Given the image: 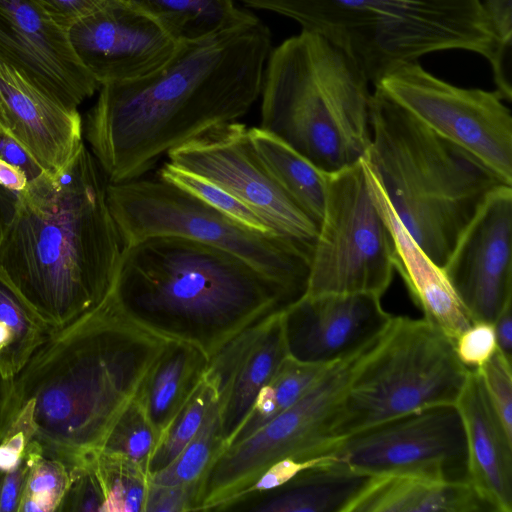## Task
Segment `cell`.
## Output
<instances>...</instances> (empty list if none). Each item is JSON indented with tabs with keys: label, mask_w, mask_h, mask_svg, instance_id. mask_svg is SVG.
<instances>
[{
	"label": "cell",
	"mask_w": 512,
	"mask_h": 512,
	"mask_svg": "<svg viewBox=\"0 0 512 512\" xmlns=\"http://www.w3.org/2000/svg\"><path fill=\"white\" fill-rule=\"evenodd\" d=\"M271 50L257 18L181 42L149 76L100 86L84 133L108 182L142 177L172 149L244 116L261 94Z\"/></svg>",
	"instance_id": "6da1fadb"
},
{
	"label": "cell",
	"mask_w": 512,
	"mask_h": 512,
	"mask_svg": "<svg viewBox=\"0 0 512 512\" xmlns=\"http://www.w3.org/2000/svg\"><path fill=\"white\" fill-rule=\"evenodd\" d=\"M168 339L131 320L111 295L50 334L11 380L0 381L1 429L26 425L71 471L99 453Z\"/></svg>",
	"instance_id": "7a4b0ae2"
},
{
	"label": "cell",
	"mask_w": 512,
	"mask_h": 512,
	"mask_svg": "<svg viewBox=\"0 0 512 512\" xmlns=\"http://www.w3.org/2000/svg\"><path fill=\"white\" fill-rule=\"evenodd\" d=\"M107 184L83 143L61 173L45 172L19 192L0 244V270L52 333L111 293L124 245Z\"/></svg>",
	"instance_id": "3957f363"
},
{
	"label": "cell",
	"mask_w": 512,
	"mask_h": 512,
	"mask_svg": "<svg viewBox=\"0 0 512 512\" xmlns=\"http://www.w3.org/2000/svg\"><path fill=\"white\" fill-rule=\"evenodd\" d=\"M110 295L137 324L192 343L209 359L304 296L225 249L167 235L123 247Z\"/></svg>",
	"instance_id": "277c9868"
},
{
	"label": "cell",
	"mask_w": 512,
	"mask_h": 512,
	"mask_svg": "<svg viewBox=\"0 0 512 512\" xmlns=\"http://www.w3.org/2000/svg\"><path fill=\"white\" fill-rule=\"evenodd\" d=\"M369 123L365 165L400 223L442 268L488 195L507 184L377 87L370 96Z\"/></svg>",
	"instance_id": "5b68a950"
},
{
	"label": "cell",
	"mask_w": 512,
	"mask_h": 512,
	"mask_svg": "<svg viewBox=\"0 0 512 512\" xmlns=\"http://www.w3.org/2000/svg\"><path fill=\"white\" fill-rule=\"evenodd\" d=\"M368 84L343 49L302 29L269 54L259 127L323 172L339 171L359 162L370 145Z\"/></svg>",
	"instance_id": "8992f818"
},
{
	"label": "cell",
	"mask_w": 512,
	"mask_h": 512,
	"mask_svg": "<svg viewBox=\"0 0 512 512\" xmlns=\"http://www.w3.org/2000/svg\"><path fill=\"white\" fill-rule=\"evenodd\" d=\"M293 19L343 49L375 85L429 53L491 57L497 39L480 0H238Z\"/></svg>",
	"instance_id": "52a82bcc"
},
{
	"label": "cell",
	"mask_w": 512,
	"mask_h": 512,
	"mask_svg": "<svg viewBox=\"0 0 512 512\" xmlns=\"http://www.w3.org/2000/svg\"><path fill=\"white\" fill-rule=\"evenodd\" d=\"M469 368L424 318L393 316L355 369L330 425L337 441L432 406L456 404Z\"/></svg>",
	"instance_id": "ba28073f"
},
{
	"label": "cell",
	"mask_w": 512,
	"mask_h": 512,
	"mask_svg": "<svg viewBox=\"0 0 512 512\" xmlns=\"http://www.w3.org/2000/svg\"><path fill=\"white\" fill-rule=\"evenodd\" d=\"M107 201L124 246L158 235L225 249L305 295L313 246L250 229L157 175L107 184Z\"/></svg>",
	"instance_id": "9c48e42d"
},
{
	"label": "cell",
	"mask_w": 512,
	"mask_h": 512,
	"mask_svg": "<svg viewBox=\"0 0 512 512\" xmlns=\"http://www.w3.org/2000/svg\"><path fill=\"white\" fill-rule=\"evenodd\" d=\"M378 339L329 364L292 406L225 447L200 478L194 511H223L280 459L326 455L335 442L329 432L334 411L358 364Z\"/></svg>",
	"instance_id": "30bf717a"
},
{
	"label": "cell",
	"mask_w": 512,
	"mask_h": 512,
	"mask_svg": "<svg viewBox=\"0 0 512 512\" xmlns=\"http://www.w3.org/2000/svg\"><path fill=\"white\" fill-rule=\"evenodd\" d=\"M393 252V237L371 191L363 160L327 173L324 216L305 295L381 297L393 278Z\"/></svg>",
	"instance_id": "8fae6325"
},
{
	"label": "cell",
	"mask_w": 512,
	"mask_h": 512,
	"mask_svg": "<svg viewBox=\"0 0 512 512\" xmlns=\"http://www.w3.org/2000/svg\"><path fill=\"white\" fill-rule=\"evenodd\" d=\"M373 86L512 186V116L496 90L455 86L417 61L398 65Z\"/></svg>",
	"instance_id": "7c38bea8"
},
{
	"label": "cell",
	"mask_w": 512,
	"mask_h": 512,
	"mask_svg": "<svg viewBox=\"0 0 512 512\" xmlns=\"http://www.w3.org/2000/svg\"><path fill=\"white\" fill-rule=\"evenodd\" d=\"M327 455L368 476L404 474L469 483L465 430L455 404L379 423L335 441Z\"/></svg>",
	"instance_id": "4fadbf2b"
},
{
	"label": "cell",
	"mask_w": 512,
	"mask_h": 512,
	"mask_svg": "<svg viewBox=\"0 0 512 512\" xmlns=\"http://www.w3.org/2000/svg\"><path fill=\"white\" fill-rule=\"evenodd\" d=\"M168 162L218 185L288 238L314 245L319 225L282 189L257 154L249 128L215 126L172 149Z\"/></svg>",
	"instance_id": "5bb4252c"
},
{
	"label": "cell",
	"mask_w": 512,
	"mask_h": 512,
	"mask_svg": "<svg viewBox=\"0 0 512 512\" xmlns=\"http://www.w3.org/2000/svg\"><path fill=\"white\" fill-rule=\"evenodd\" d=\"M70 46L102 86L135 81L162 68L181 41L128 0H113L73 23Z\"/></svg>",
	"instance_id": "9a60e30c"
},
{
	"label": "cell",
	"mask_w": 512,
	"mask_h": 512,
	"mask_svg": "<svg viewBox=\"0 0 512 512\" xmlns=\"http://www.w3.org/2000/svg\"><path fill=\"white\" fill-rule=\"evenodd\" d=\"M442 269L473 322L493 323L512 302V186L488 195Z\"/></svg>",
	"instance_id": "2e32d148"
},
{
	"label": "cell",
	"mask_w": 512,
	"mask_h": 512,
	"mask_svg": "<svg viewBox=\"0 0 512 512\" xmlns=\"http://www.w3.org/2000/svg\"><path fill=\"white\" fill-rule=\"evenodd\" d=\"M0 63L69 110L100 88L36 0H0Z\"/></svg>",
	"instance_id": "e0dca14e"
},
{
	"label": "cell",
	"mask_w": 512,
	"mask_h": 512,
	"mask_svg": "<svg viewBox=\"0 0 512 512\" xmlns=\"http://www.w3.org/2000/svg\"><path fill=\"white\" fill-rule=\"evenodd\" d=\"M370 293L304 295L282 311L288 356L330 364L378 339L393 315Z\"/></svg>",
	"instance_id": "ac0fdd59"
},
{
	"label": "cell",
	"mask_w": 512,
	"mask_h": 512,
	"mask_svg": "<svg viewBox=\"0 0 512 512\" xmlns=\"http://www.w3.org/2000/svg\"><path fill=\"white\" fill-rule=\"evenodd\" d=\"M282 311L244 329L209 359L205 377L217 391L225 447L288 356Z\"/></svg>",
	"instance_id": "d6986e66"
},
{
	"label": "cell",
	"mask_w": 512,
	"mask_h": 512,
	"mask_svg": "<svg viewBox=\"0 0 512 512\" xmlns=\"http://www.w3.org/2000/svg\"><path fill=\"white\" fill-rule=\"evenodd\" d=\"M0 129L21 143L46 173L57 175L83 144L82 119L0 63Z\"/></svg>",
	"instance_id": "ffe728a7"
},
{
	"label": "cell",
	"mask_w": 512,
	"mask_h": 512,
	"mask_svg": "<svg viewBox=\"0 0 512 512\" xmlns=\"http://www.w3.org/2000/svg\"><path fill=\"white\" fill-rule=\"evenodd\" d=\"M456 407L465 430L469 483L493 512L512 511V438L470 369Z\"/></svg>",
	"instance_id": "44dd1931"
},
{
	"label": "cell",
	"mask_w": 512,
	"mask_h": 512,
	"mask_svg": "<svg viewBox=\"0 0 512 512\" xmlns=\"http://www.w3.org/2000/svg\"><path fill=\"white\" fill-rule=\"evenodd\" d=\"M364 167L373 196L393 237L394 269L402 276L412 300L423 312V318L454 343L473 323L472 319L443 269L410 236L391 209L375 176L365 163Z\"/></svg>",
	"instance_id": "7402d4cb"
},
{
	"label": "cell",
	"mask_w": 512,
	"mask_h": 512,
	"mask_svg": "<svg viewBox=\"0 0 512 512\" xmlns=\"http://www.w3.org/2000/svg\"><path fill=\"white\" fill-rule=\"evenodd\" d=\"M493 512L470 483L427 477L370 476L342 512Z\"/></svg>",
	"instance_id": "603a6c76"
},
{
	"label": "cell",
	"mask_w": 512,
	"mask_h": 512,
	"mask_svg": "<svg viewBox=\"0 0 512 512\" xmlns=\"http://www.w3.org/2000/svg\"><path fill=\"white\" fill-rule=\"evenodd\" d=\"M370 476L336 461L303 470L273 490L246 498L228 510L254 512H342Z\"/></svg>",
	"instance_id": "cb8c5ba5"
},
{
	"label": "cell",
	"mask_w": 512,
	"mask_h": 512,
	"mask_svg": "<svg viewBox=\"0 0 512 512\" xmlns=\"http://www.w3.org/2000/svg\"><path fill=\"white\" fill-rule=\"evenodd\" d=\"M208 362L206 353L192 343L166 342L135 396L159 438L203 379Z\"/></svg>",
	"instance_id": "d4e9b609"
},
{
	"label": "cell",
	"mask_w": 512,
	"mask_h": 512,
	"mask_svg": "<svg viewBox=\"0 0 512 512\" xmlns=\"http://www.w3.org/2000/svg\"><path fill=\"white\" fill-rule=\"evenodd\" d=\"M249 136L262 162L288 196L319 226L324 216L327 173L260 127Z\"/></svg>",
	"instance_id": "484cf974"
},
{
	"label": "cell",
	"mask_w": 512,
	"mask_h": 512,
	"mask_svg": "<svg viewBox=\"0 0 512 512\" xmlns=\"http://www.w3.org/2000/svg\"><path fill=\"white\" fill-rule=\"evenodd\" d=\"M179 41L199 40L257 19L236 0H128Z\"/></svg>",
	"instance_id": "4316f807"
},
{
	"label": "cell",
	"mask_w": 512,
	"mask_h": 512,
	"mask_svg": "<svg viewBox=\"0 0 512 512\" xmlns=\"http://www.w3.org/2000/svg\"><path fill=\"white\" fill-rule=\"evenodd\" d=\"M51 333L0 270V381L19 373Z\"/></svg>",
	"instance_id": "83f0119b"
},
{
	"label": "cell",
	"mask_w": 512,
	"mask_h": 512,
	"mask_svg": "<svg viewBox=\"0 0 512 512\" xmlns=\"http://www.w3.org/2000/svg\"><path fill=\"white\" fill-rule=\"evenodd\" d=\"M328 366L329 364L300 362L287 356L270 381L260 389L249 413L227 446L245 439L292 406L312 387Z\"/></svg>",
	"instance_id": "f1b7e54d"
},
{
	"label": "cell",
	"mask_w": 512,
	"mask_h": 512,
	"mask_svg": "<svg viewBox=\"0 0 512 512\" xmlns=\"http://www.w3.org/2000/svg\"><path fill=\"white\" fill-rule=\"evenodd\" d=\"M225 448L221 435L218 398L185 448L164 469L149 477L157 485H180L199 481L217 455Z\"/></svg>",
	"instance_id": "f546056e"
},
{
	"label": "cell",
	"mask_w": 512,
	"mask_h": 512,
	"mask_svg": "<svg viewBox=\"0 0 512 512\" xmlns=\"http://www.w3.org/2000/svg\"><path fill=\"white\" fill-rule=\"evenodd\" d=\"M218 398L215 386L205 377L162 431L148 462V476L168 466L201 427L212 402Z\"/></svg>",
	"instance_id": "4dcf8cb0"
},
{
	"label": "cell",
	"mask_w": 512,
	"mask_h": 512,
	"mask_svg": "<svg viewBox=\"0 0 512 512\" xmlns=\"http://www.w3.org/2000/svg\"><path fill=\"white\" fill-rule=\"evenodd\" d=\"M95 467L104 493L102 512H144L147 471L125 457L102 451L96 456Z\"/></svg>",
	"instance_id": "1f68e13d"
},
{
	"label": "cell",
	"mask_w": 512,
	"mask_h": 512,
	"mask_svg": "<svg viewBox=\"0 0 512 512\" xmlns=\"http://www.w3.org/2000/svg\"><path fill=\"white\" fill-rule=\"evenodd\" d=\"M71 482V469L36 443L18 512H58Z\"/></svg>",
	"instance_id": "d6a6232c"
},
{
	"label": "cell",
	"mask_w": 512,
	"mask_h": 512,
	"mask_svg": "<svg viewBox=\"0 0 512 512\" xmlns=\"http://www.w3.org/2000/svg\"><path fill=\"white\" fill-rule=\"evenodd\" d=\"M158 441L157 431L134 397L111 426L100 451L125 457L147 471Z\"/></svg>",
	"instance_id": "836d02e7"
},
{
	"label": "cell",
	"mask_w": 512,
	"mask_h": 512,
	"mask_svg": "<svg viewBox=\"0 0 512 512\" xmlns=\"http://www.w3.org/2000/svg\"><path fill=\"white\" fill-rule=\"evenodd\" d=\"M157 176L189 192L250 229L264 233H276L261 217L240 200L201 176L181 169L168 161L159 168Z\"/></svg>",
	"instance_id": "e575fe53"
},
{
	"label": "cell",
	"mask_w": 512,
	"mask_h": 512,
	"mask_svg": "<svg viewBox=\"0 0 512 512\" xmlns=\"http://www.w3.org/2000/svg\"><path fill=\"white\" fill-rule=\"evenodd\" d=\"M486 397L506 434L512 438V365L498 350L475 369Z\"/></svg>",
	"instance_id": "d590c367"
},
{
	"label": "cell",
	"mask_w": 512,
	"mask_h": 512,
	"mask_svg": "<svg viewBox=\"0 0 512 512\" xmlns=\"http://www.w3.org/2000/svg\"><path fill=\"white\" fill-rule=\"evenodd\" d=\"M95 459L96 457L72 473V482L58 512H102L104 493L95 467Z\"/></svg>",
	"instance_id": "8d00e7d4"
},
{
	"label": "cell",
	"mask_w": 512,
	"mask_h": 512,
	"mask_svg": "<svg viewBox=\"0 0 512 512\" xmlns=\"http://www.w3.org/2000/svg\"><path fill=\"white\" fill-rule=\"evenodd\" d=\"M460 362L469 369L485 364L497 350L494 325L491 322H473L454 342Z\"/></svg>",
	"instance_id": "74e56055"
},
{
	"label": "cell",
	"mask_w": 512,
	"mask_h": 512,
	"mask_svg": "<svg viewBox=\"0 0 512 512\" xmlns=\"http://www.w3.org/2000/svg\"><path fill=\"white\" fill-rule=\"evenodd\" d=\"M334 461H336V458L333 455H324L307 460H298L290 457L280 459L267 467L257 480L244 490L240 496L231 502L223 511H227L229 507L246 498L282 486L305 469Z\"/></svg>",
	"instance_id": "f35d334b"
},
{
	"label": "cell",
	"mask_w": 512,
	"mask_h": 512,
	"mask_svg": "<svg viewBox=\"0 0 512 512\" xmlns=\"http://www.w3.org/2000/svg\"><path fill=\"white\" fill-rule=\"evenodd\" d=\"M199 481L172 486L149 482L144 512L194 511Z\"/></svg>",
	"instance_id": "ab89813d"
},
{
	"label": "cell",
	"mask_w": 512,
	"mask_h": 512,
	"mask_svg": "<svg viewBox=\"0 0 512 512\" xmlns=\"http://www.w3.org/2000/svg\"><path fill=\"white\" fill-rule=\"evenodd\" d=\"M35 447V441H30L19 463L12 470L4 474L0 487L1 512H18Z\"/></svg>",
	"instance_id": "60d3db41"
},
{
	"label": "cell",
	"mask_w": 512,
	"mask_h": 512,
	"mask_svg": "<svg viewBox=\"0 0 512 512\" xmlns=\"http://www.w3.org/2000/svg\"><path fill=\"white\" fill-rule=\"evenodd\" d=\"M47 14L67 30L82 17L113 0H36Z\"/></svg>",
	"instance_id": "b9f144b4"
},
{
	"label": "cell",
	"mask_w": 512,
	"mask_h": 512,
	"mask_svg": "<svg viewBox=\"0 0 512 512\" xmlns=\"http://www.w3.org/2000/svg\"><path fill=\"white\" fill-rule=\"evenodd\" d=\"M0 159L19 169L31 182L45 170L31 153L12 136L0 129Z\"/></svg>",
	"instance_id": "7bdbcfd3"
},
{
	"label": "cell",
	"mask_w": 512,
	"mask_h": 512,
	"mask_svg": "<svg viewBox=\"0 0 512 512\" xmlns=\"http://www.w3.org/2000/svg\"><path fill=\"white\" fill-rule=\"evenodd\" d=\"M496 91L504 100L512 98V40L497 41L491 57Z\"/></svg>",
	"instance_id": "ee69618b"
},
{
	"label": "cell",
	"mask_w": 512,
	"mask_h": 512,
	"mask_svg": "<svg viewBox=\"0 0 512 512\" xmlns=\"http://www.w3.org/2000/svg\"><path fill=\"white\" fill-rule=\"evenodd\" d=\"M497 41L512 40V0H480Z\"/></svg>",
	"instance_id": "f6af8a7d"
},
{
	"label": "cell",
	"mask_w": 512,
	"mask_h": 512,
	"mask_svg": "<svg viewBox=\"0 0 512 512\" xmlns=\"http://www.w3.org/2000/svg\"><path fill=\"white\" fill-rule=\"evenodd\" d=\"M511 305L508 303L493 322L497 350L508 360H512V318Z\"/></svg>",
	"instance_id": "bcb514c9"
},
{
	"label": "cell",
	"mask_w": 512,
	"mask_h": 512,
	"mask_svg": "<svg viewBox=\"0 0 512 512\" xmlns=\"http://www.w3.org/2000/svg\"><path fill=\"white\" fill-rule=\"evenodd\" d=\"M19 193L0 185V244L16 213Z\"/></svg>",
	"instance_id": "7dc6e473"
},
{
	"label": "cell",
	"mask_w": 512,
	"mask_h": 512,
	"mask_svg": "<svg viewBox=\"0 0 512 512\" xmlns=\"http://www.w3.org/2000/svg\"><path fill=\"white\" fill-rule=\"evenodd\" d=\"M28 183L26 176L19 169L0 159V185L19 193Z\"/></svg>",
	"instance_id": "c3c4849f"
},
{
	"label": "cell",
	"mask_w": 512,
	"mask_h": 512,
	"mask_svg": "<svg viewBox=\"0 0 512 512\" xmlns=\"http://www.w3.org/2000/svg\"><path fill=\"white\" fill-rule=\"evenodd\" d=\"M0 431H1V397H0Z\"/></svg>",
	"instance_id": "681fc988"
}]
</instances>
